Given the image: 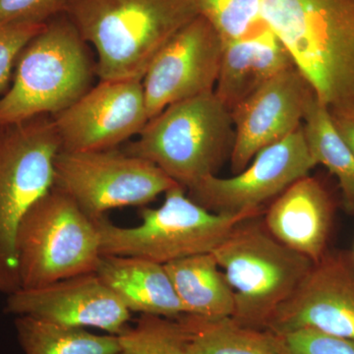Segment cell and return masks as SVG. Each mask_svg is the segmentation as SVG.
<instances>
[{"mask_svg":"<svg viewBox=\"0 0 354 354\" xmlns=\"http://www.w3.org/2000/svg\"><path fill=\"white\" fill-rule=\"evenodd\" d=\"M263 20L317 99L354 113V0H264Z\"/></svg>","mask_w":354,"mask_h":354,"instance_id":"obj_1","label":"cell"},{"mask_svg":"<svg viewBox=\"0 0 354 354\" xmlns=\"http://www.w3.org/2000/svg\"><path fill=\"white\" fill-rule=\"evenodd\" d=\"M64 13L94 46L101 80H142L158 51L200 15L195 0H69Z\"/></svg>","mask_w":354,"mask_h":354,"instance_id":"obj_2","label":"cell"},{"mask_svg":"<svg viewBox=\"0 0 354 354\" xmlns=\"http://www.w3.org/2000/svg\"><path fill=\"white\" fill-rule=\"evenodd\" d=\"M94 74L88 44L60 14L21 51L11 85L0 97V124L60 113L92 88Z\"/></svg>","mask_w":354,"mask_h":354,"instance_id":"obj_3","label":"cell"},{"mask_svg":"<svg viewBox=\"0 0 354 354\" xmlns=\"http://www.w3.org/2000/svg\"><path fill=\"white\" fill-rule=\"evenodd\" d=\"M125 152L160 167L185 189L215 176L234 144L232 113L206 93L177 102L151 118Z\"/></svg>","mask_w":354,"mask_h":354,"instance_id":"obj_4","label":"cell"},{"mask_svg":"<svg viewBox=\"0 0 354 354\" xmlns=\"http://www.w3.org/2000/svg\"><path fill=\"white\" fill-rule=\"evenodd\" d=\"M212 253L234 290L232 318L258 330L266 329L314 264L274 239L260 216L235 225Z\"/></svg>","mask_w":354,"mask_h":354,"instance_id":"obj_5","label":"cell"},{"mask_svg":"<svg viewBox=\"0 0 354 354\" xmlns=\"http://www.w3.org/2000/svg\"><path fill=\"white\" fill-rule=\"evenodd\" d=\"M15 248L20 288L95 272L102 256L95 221L53 186L23 216Z\"/></svg>","mask_w":354,"mask_h":354,"instance_id":"obj_6","label":"cell"},{"mask_svg":"<svg viewBox=\"0 0 354 354\" xmlns=\"http://www.w3.org/2000/svg\"><path fill=\"white\" fill-rule=\"evenodd\" d=\"M165 195V201L158 208L142 209V223L136 227H120L106 216L95 218L102 255L143 258L165 265L212 252L235 225L263 213V209L214 213L193 201L179 184Z\"/></svg>","mask_w":354,"mask_h":354,"instance_id":"obj_7","label":"cell"},{"mask_svg":"<svg viewBox=\"0 0 354 354\" xmlns=\"http://www.w3.org/2000/svg\"><path fill=\"white\" fill-rule=\"evenodd\" d=\"M60 150L53 116L0 124V295L20 288L16 234L28 209L53 187Z\"/></svg>","mask_w":354,"mask_h":354,"instance_id":"obj_8","label":"cell"},{"mask_svg":"<svg viewBox=\"0 0 354 354\" xmlns=\"http://www.w3.org/2000/svg\"><path fill=\"white\" fill-rule=\"evenodd\" d=\"M176 185L153 162L118 148L60 150L53 164V187L68 195L93 220L111 209L145 206Z\"/></svg>","mask_w":354,"mask_h":354,"instance_id":"obj_9","label":"cell"},{"mask_svg":"<svg viewBox=\"0 0 354 354\" xmlns=\"http://www.w3.org/2000/svg\"><path fill=\"white\" fill-rule=\"evenodd\" d=\"M316 165L301 127L278 143L261 150L248 167L234 176L205 177L191 186L188 196L214 213L258 211L298 179L308 176Z\"/></svg>","mask_w":354,"mask_h":354,"instance_id":"obj_10","label":"cell"},{"mask_svg":"<svg viewBox=\"0 0 354 354\" xmlns=\"http://www.w3.org/2000/svg\"><path fill=\"white\" fill-rule=\"evenodd\" d=\"M53 120L62 151L116 149L149 121L142 80H101Z\"/></svg>","mask_w":354,"mask_h":354,"instance_id":"obj_11","label":"cell"},{"mask_svg":"<svg viewBox=\"0 0 354 354\" xmlns=\"http://www.w3.org/2000/svg\"><path fill=\"white\" fill-rule=\"evenodd\" d=\"M223 48L220 35L201 15L179 30L142 79L149 120L172 104L214 92Z\"/></svg>","mask_w":354,"mask_h":354,"instance_id":"obj_12","label":"cell"},{"mask_svg":"<svg viewBox=\"0 0 354 354\" xmlns=\"http://www.w3.org/2000/svg\"><path fill=\"white\" fill-rule=\"evenodd\" d=\"M266 329L276 335L309 329L354 342L351 252L327 250L272 314Z\"/></svg>","mask_w":354,"mask_h":354,"instance_id":"obj_13","label":"cell"},{"mask_svg":"<svg viewBox=\"0 0 354 354\" xmlns=\"http://www.w3.org/2000/svg\"><path fill=\"white\" fill-rule=\"evenodd\" d=\"M313 90L292 65L270 79L232 111L234 144L232 171L239 174L266 147L302 127Z\"/></svg>","mask_w":354,"mask_h":354,"instance_id":"obj_14","label":"cell"},{"mask_svg":"<svg viewBox=\"0 0 354 354\" xmlns=\"http://www.w3.org/2000/svg\"><path fill=\"white\" fill-rule=\"evenodd\" d=\"M6 312L74 328H95L118 335L131 312L95 272L80 274L7 295Z\"/></svg>","mask_w":354,"mask_h":354,"instance_id":"obj_15","label":"cell"},{"mask_svg":"<svg viewBox=\"0 0 354 354\" xmlns=\"http://www.w3.org/2000/svg\"><path fill=\"white\" fill-rule=\"evenodd\" d=\"M333 215L327 190L317 179L307 176L279 195L263 221L274 239L317 263L327 252Z\"/></svg>","mask_w":354,"mask_h":354,"instance_id":"obj_16","label":"cell"},{"mask_svg":"<svg viewBox=\"0 0 354 354\" xmlns=\"http://www.w3.org/2000/svg\"><path fill=\"white\" fill-rule=\"evenodd\" d=\"M293 62L290 53L267 25L225 44L215 94L232 113L270 79Z\"/></svg>","mask_w":354,"mask_h":354,"instance_id":"obj_17","label":"cell"},{"mask_svg":"<svg viewBox=\"0 0 354 354\" xmlns=\"http://www.w3.org/2000/svg\"><path fill=\"white\" fill-rule=\"evenodd\" d=\"M95 274L130 312L167 318L183 314L164 265L143 258L102 255Z\"/></svg>","mask_w":354,"mask_h":354,"instance_id":"obj_18","label":"cell"},{"mask_svg":"<svg viewBox=\"0 0 354 354\" xmlns=\"http://www.w3.org/2000/svg\"><path fill=\"white\" fill-rule=\"evenodd\" d=\"M164 266L183 314L209 319L234 315V290L213 253L197 254Z\"/></svg>","mask_w":354,"mask_h":354,"instance_id":"obj_19","label":"cell"},{"mask_svg":"<svg viewBox=\"0 0 354 354\" xmlns=\"http://www.w3.org/2000/svg\"><path fill=\"white\" fill-rule=\"evenodd\" d=\"M185 335L188 354H279L278 335L245 327L232 317L209 319L176 317Z\"/></svg>","mask_w":354,"mask_h":354,"instance_id":"obj_20","label":"cell"},{"mask_svg":"<svg viewBox=\"0 0 354 354\" xmlns=\"http://www.w3.org/2000/svg\"><path fill=\"white\" fill-rule=\"evenodd\" d=\"M302 129L314 162L337 177L344 208L354 215V153L335 127L329 109L315 94L307 104Z\"/></svg>","mask_w":354,"mask_h":354,"instance_id":"obj_21","label":"cell"},{"mask_svg":"<svg viewBox=\"0 0 354 354\" xmlns=\"http://www.w3.org/2000/svg\"><path fill=\"white\" fill-rule=\"evenodd\" d=\"M15 327L25 354H116L120 351L118 335H95L84 328L30 316L16 317Z\"/></svg>","mask_w":354,"mask_h":354,"instance_id":"obj_22","label":"cell"},{"mask_svg":"<svg viewBox=\"0 0 354 354\" xmlns=\"http://www.w3.org/2000/svg\"><path fill=\"white\" fill-rule=\"evenodd\" d=\"M118 337L120 351L116 354H188L176 318L141 314L135 326Z\"/></svg>","mask_w":354,"mask_h":354,"instance_id":"obj_23","label":"cell"},{"mask_svg":"<svg viewBox=\"0 0 354 354\" xmlns=\"http://www.w3.org/2000/svg\"><path fill=\"white\" fill-rule=\"evenodd\" d=\"M200 15L215 28L223 44L255 31L263 20L264 0H195Z\"/></svg>","mask_w":354,"mask_h":354,"instance_id":"obj_24","label":"cell"},{"mask_svg":"<svg viewBox=\"0 0 354 354\" xmlns=\"http://www.w3.org/2000/svg\"><path fill=\"white\" fill-rule=\"evenodd\" d=\"M279 354H354V342L304 329L277 335Z\"/></svg>","mask_w":354,"mask_h":354,"instance_id":"obj_25","label":"cell"},{"mask_svg":"<svg viewBox=\"0 0 354 354\" xmlns=\"http://www.w3.org/2000/svg\"><path fill=\"white\" fill-rule=\"evenodd\" d=\"M44 25L0 22V94L10 86L21 51Z\"/></svg>","mask_w":354,"mask_h":354,"instance_id":"obj_26","label":"cell"},{"mask_svg":"<svg viewBox=\"0 0 354 354\" xmlns=\"http://www.w3.org/2000/svg\"><path fill=\"white\" fill-rule=\"evenodd\" d=\"M69 0H0V22L46 24L65 12Z\"/></svg>","mask_w":354,"mask_h":354,"instance_id":"obj_27","label":"cell"},{"mask_svg":"<svg viewBox=\"0 0 354 354\" xmlns=\"http://www.w3.org/2000/svg\"><path fill=\"white\" fill-rule=\"evenodd\" d=\"M330 114H332L335 127L354 153V113H330Z\"/></svg>","mask_w":354,"mask_h":354,"instance_id":"obj_28","label":"cell"},{"mask_svg":"<svg viewBox=\"0 0 354 354\" xmlns=\"http://www.w3.org/2000/svg\"><path fill=\"white\" fill-rule=\"evenodd\" d=\"M351 255H353V260H354V246H353V252H351Z\"/></svg>","mask_w":354,"mask_h":354,"instance_id":"obj_29","label":"cell"}]
</instances>
